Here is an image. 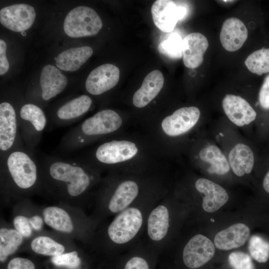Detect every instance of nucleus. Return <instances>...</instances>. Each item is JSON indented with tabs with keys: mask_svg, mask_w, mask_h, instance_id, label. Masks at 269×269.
Here are the masks:
<instances>
[{
	"mask_svg": "<svg viewBox=\"0 0 269 269\" xmlns=\"http://www.w3.org/2000/svg\"><path fill=\"white\" fill-rule=\"evenodd\" d=\"M200 117L197 107H181L171 114L152 118L143 126L146 130L145 134L163 157L171 140L186 134L196 126Z\"/></svg>",
	"mask_w": 269,
	"mask_h": 269,
	"instance_id": "obj_6",
	"label": "nucleus"
},
{
	"mask_svg": "<svg viewBox=\"0 0 269 269\" xmlns=\"http://www.w3.org/2000/svg\"><path fill=\"white\" fill-rule=\"evenodd\" d=\"M39 163L42 189L60 203L71 206L86 200L103 178L102 171L83 159L46 156Z\"/></svg>",
	"mask_w": 269,
	"mask_h": 269,
	"instance_id": "obj_1",
	"label": "nucleus"
},
{
	"mask_svg": "<svg viewBox=\"0 0 269 269\" xmlns=\"http://www.w3.org/2000/svg\"><path fill=\"white\" fill-rule=\"evenodd\" d=\"M178 2L157 0L152 4L151 13L153 22L162 32L172 31L177 22L186 16V7Z\"/></svg>",
	"mask_w": 269,
	"mask_h": 269,
	"instance_id": "obj_12",
	"label": "nucleus"
},
{
	"mask_svg": "<svg viewBox=\"0 0 269 269\" xmlns=\"http://www.w3.org/2000/svg\"><path fill=\"white\" fill-rule=\"evenodd\" d=\"M197 191L204 195L203 209L206 212H215L227 203L229 195L220 185L206 178H200L195 182Z\"/></svg>",
	"mask_w": 269,
	"mask_h": 269,
	"instance_id": "obj_19",
	"label": "nucleus"
},
{
	"mask_svg": "<svg viewBox=\"0 0 269 269\" xmlns=\"http://www.w3.org/2000/svg\"><path fill=\"white\" fill-rule=\"evenodd\" d=\"M163 85L164 77L160 71L154 70L149 73L133 94L132 103L134 107L142 110L148 106L158 96Z\"/></svg>",
	"mask_w": 269,
	"mask_h": 269,
	"instance_id": "obj_18",
	"label": "nucleus"
},
{
	"mask_svg": "<svg viewBox=\"0 0 269 269\" xmlns=\"http://www.w3.org/2000/svg\"><path fill=\"white\" fill-rule=\"evenodd\" d=\"M248 250L251 256L260 263H267L269 259V242L260 236H251Z\"/></svg>",
	"mask_w": 269,
	"mask_h": 269,
	"instance_id": "obj_31",
	"label": "nucleus"
},
{
	"mask_svg": "<svg viewBox=\"0 0 269 269\" xmlns=\"http://www.w3.org/2000/svg\"><path fill=\"white\" fill-rule=\"evenodd\" d=\"M123 269H150V266L144 257L134 255L127 261Z\"/></svg>",
	"mask_w": 269,
	"mask_h": 269,
	"instance_id": "obj_36",
	"label": "nucleus"
},
{
	"mask_svg": "<svg viewBox=\"0 0 269 269\" xmlns=\"http://www.w3.org/2000/svg\"><path fill=\"white\" fill-rule=\"evenodd\" d=\"M250 235L249 228L237 223L219 232L214 240L215 247L222 250H230L243 246Z\"/></svg>",
	"mask_w": 269,
	"mask_h": 269,
	"instance_id": "obj_23",
	"label": "nucleus"
},
{
	"mask_svg": "<svg viewBox=\"0 0 269 269\" xmlns=\"http://www.w3.org/2000/svg\"><path fill=\"white\" fill-rule=\"evenodd\" d=\"M92 103L91 98L87 95L73 98L57 108L51 118V123L57 127L71 125L90 110Z\"/></svg>",
	"mask_w": 269,
	"mask_h": 269,
	"instance_id": "obj_16",
	"label": "nucleus"
},
{
	"mask_svg": "<svg viewBox=\"0 0 269 269\" xmlns=\"http://www.w3.org/2000/svg\"><path fill=\"white\" fill-rule=\"evenodd\" d=\"M93 53L90 46L71 48L60 53L54 58L58 68L65 71H75L79 69Z\"/></svg>",
	"mask_w": 269,
	"mask_h": 269,
	"instance_id": "obj_25",
	"label": "nucleus"
},
{
	"mask_svg": "<svg viewBox=\"0 0 269 269\" xmlns=\"http://www.w3.org/2000/svg\"><path fill=\"white\" fill-rule=\"evenodd\" d=\"M163 193L157 170L135 173L112 171L103 178L95 192L106 215H115L138 202Z\"/></svg>",
	"mask_w": 269,
	"mask_h": 269,
	"instance_id": "obj_3",
	"label": "nucleus"
},
{
	"mask_svg": "<svg viewBox=\"0 0 269 269\" xmlns=\"http://www.w3.org/2000/svg\"><path fill=\"white\" fill-rule=\"evenodd\" d=\"M126 117L112 109L100 110L69 131L62 138L60 149L72 151L125 132Z\"/></svg>",
	"mask_w": 269,
	"mask_h": 269,
	"instance_id": "obj_5",
	"label": "nucleus"
},
{
	"mask_svg": "<svg viewBox=\"0 0 269 269\" xmlns=\"http://www.w3.org/2000/svg\"><path fill=\"white\" fill-rule=\"evenodd\" d=\"M215 246L206 236L197 234L192 237L184 247L183 261L188 268H198L207 262L215 254Z\"/></svg>",
	"mask_w": 269,
	"mask_h": 269,
	"instance_id": "obj_13",
	"label": "nucleus"
},
{
	"mask_svg": "<svg viewBox=\"0 0 269 269\" xmlns=\"http://www.w3.org/2000/svg\"><path fill=\"white\" fill-rule=\"evenodd\" d=\"M6 45L4 40L0 39V75L6 73L9 69V63L6 56Z\"/></svg>",
	"mask_w": 269,
	"mask_h": 269,
	"instance_id": "obj_38",
	"label": "nucleus"
},
{
	"mask_svg": "<svg viewBox=\"0 0 269 269\" xmlns=\"http://www.w3.org/2000/svg\"><path fill=\"white\" fill-rule=\"evenodd\" d=\"M160 157L145 134L125 132L97 143L83 159L102 171L142 173L156 170Z\"/></svg>",
	"mask_w": 269,
	"mask_h": 269,
	"instance_id": "obj_2",
	"label": "nucleus"
},
{
	"mask_svg": "<svg viewBox=\"0 0 269 269\" xmlns=\"http://www.w3.org/2000/svg\"><path fill=\"white\" fill-rule=\"evenodd\" d=\"M23 237L15 229L6 227L0 228V261L4 262L22 245Z\"/></svg>",
	"mask_w": 269,
	"mask_h": 269,
	"instance_id": "obj_28",
	"label": "nucleus"
},
{
	"mask_svg": "<svg viewBox=\"0 0 269 269\" xmlns=\"http://www.w3.org/2000/svg\"><path fill=\"white\" fill-rule=\"evenodd\" d=\"M102 26V20L95 10L88 6H79L66 15L63 29L69 37L78 38L95 35Z\"/></svg>",
	"mask_w": 269,
	"mask_h": 269,
	"instance_id": "obj_10",
	"label": "nucleus"
},
{
	"mask_svg": "<svg viewBox=\"0 0 269 269\" xmlns=\"http://www.w3.org/2000/svg\"><path fill=\"white\" fill-rule=\"evenodd\" d=\"M41 214L45 224L70 239L88 240L93 223L78 207L60 203L43 208Z\"/></svg>",
	"mask_w": 269,
	"mask_h": 269,
	"instance_id": "obj_7",
	"label": "nucleus"
},
{
	"mask_svg": "<svg viewBox=\"0 0 269 269\" xmlns=\"http://www.w3.org/2000/svg\"><path fill=\"white\" fill-rule=\"evenodd\" d=\"M36 13L31 5L19 3L5 6L0 10V23L6 28L23 32L33 24Z\"/></svg>",
	"mask_w": 269,
	"mask_h": 269,
	"instance_id": "obj_14",
	"label": "nucleus"
},
{
	"mask_svg": "<svg viewBox=\"0 0 269 269\" xmlns=\"http://www.w3.org/2000/svg\"><path fill=\"white\" fill-rule=\"evenodd\" d=\"M229 263L233 269H255L250 256L242 252H234L228 257Z\"/></svg>",
	"mask_w": 269,
	"mask_h": 269,
	"instance_id": "obj_34",
	"label": "nucleus"
},
{
	"mask_svg": "<svg viewBox=\"0 0 269 269\" xmlns=\"http://www.w3.org/2000/svg\"><path fill=\"white\" fill-rule=\"evenodd\" d=\"M262 184L264 190L269 194V169L264 177Z\"/></svg>",
	"mask_w": 269,
	"mask_h": 269,
	"instance_id": "obj_39",
	"label": "nucleus"
},
{
	"mask_svg": "<svg viewBox=\"0 0 269 269\" xmlns=\"http://www.w3.org/2000/svg\"><path fill=\"white\" fill-rule=\"evenodd\" d=\"M198 157L202 161L210 164L207 169L210 173L224 175L230 170V165L225 156L215 145L202 148L199 152Z\"/></svg>",
	"mask_w": 269,
	"mask_h": 269,
	"instance_id": "obj_27",
	"label": "nucleus"
},
{
	"mask_svg": "<svg viewBox=\"0 0 269 269\" xmlns=\"http://www.w3.org/2000/svg\"><path fill=\"white\" fill-rule=\"evenodd\" d=\"M228 158L231 167L237 176H242L252 171L255 164V155L248 145L237 144L230 151Z\"/></svg>",
	"mask_w": 269,
	"mask_h": 269,
	"instance_id": "obj_26",
	"label": "nucleus"
},
{
	"mask_svg": "<svg viewBox=\"0 0 269 269\" xmlns=\"http://www.w3.org/2000/svg\"><path fill=\"white\" fill-rule=\"evenodd\" d=\"M160 197L157 196L141 201L115 216L105 233L108 244L113 247H122L134 242L144 229L146 217L150 210L145 211L142 206Z\"/></svg>",
	"mask_w": 269,
	"mask_h": 269,
	"instance_id": "obj_8",
	"label": "nucleus"
},
{
	"mask_svg": "<svg viewBox=\"0 0 269 269\" xmlns=\"http://www.w3.org/2000/svg\"><path fill=\"white\" fill-rule=\"evenodd\" d=\"M0 192L17 199L42 190L39 162L25 146L13 149L0 158Z\"/></svg>",
	"mask_w": 269,
	"mask_h": 269,
	"instance_id": "obj_4",
	"label": "nucleus"
},
{
	"mask_svg": "<svg viewBox=\"0 0 269 269\" xmlns=\"http://www.w3.org/2000/svg\"><path fill=\"white\" fill-rule=\"evenodd\" d=\"M7 269H35V267L34 263L28 259L16 257L10 260Z\"/></svg>",
	"mask_w": 269,
	"mask_h": 269,
	"instance_id": "obj_37",
	"label": "nucleus"
},
{
	"mask_svg": "<svg viewBox=\"0 0 269 269\" xmlns=\"http://www.w3.org/2000/svg\"><path fill=\"white\" fill-rule=\"evenodd\" d=\"M222 107L229 119L239 127L250 124L257 116L251 105L239 96L227 94L222 101Z\"/></svg>",
	"mask_w": 269,
	"mask_h": 269,
	"instance_id": "obj_17",
	"label": "nucleus"
},
{
	"mask_svg": "<svg viewBox=\"0 0 269 269\" xmlns=\"http://www.w3.org/2000/svg\"><path fill=\"white\" fill-rule=\"evenodd\" d=\"M120 79V70L115 65L104 64L93 70L85 82V89L91 95L99 96L114 88Z\"/></svg>",
	"mask_w": 269,
	"mask_h": 269,
	"instance_id": "obj_15",
	"label": "nucleus"
},
{
	"mask_svg": "<svg viewBox=\"0 0 269 269\" xmlns=\"http://www.w3.org/2000/svg\"><path fill=\"white\" fill-rule=\"evenodd\" d=\"M258 104L263 111H269V75L264 79L259 91Z\"/></svg>",
	"mask_w": 269,
	"mask_h": 269,
	"instance_id": "obj_35",
	"label": "nucleus"
},
{
	"mask_svg": "<svg viewBox=\"0 0 269 269\" xmlns=\"http://www.w3.org/2000/svg\"><path fill=\"white\" fill-rule=\"evenodd\" d=\"M210 220L213 222H215V220L213 218L211 219Z\"/></svg>",
	"mask_w": 269,
	"mask_h": 269,
	"instance_id": "obj_40",
	"label": "nucleus"
},
{
	"mask_svg": "<svg viewBox=\"0 0 269 269\" xmlns=\"http://www.w3.org/2000/svg\"><path fill=\"white\" fill-rule=\"evenodd\" d=\"M18 117L20 135L24 146L34 153L47 124L46 115L38 105L26 103L20 108Z\"/></svg>",
	"mask_w": 269,
	"mask_h": 269,
	"instance_id": "obj_9",
	"label": "nucleus"
},
{
	"mask_svg": "<svg viewBox=\"0 0 269 269\" xmlns=\"http://www.w3.org/2000/svg\"><path fill=\"white\" fill-rule=\"evenodd\" d=\"M29 243L31 250L34 253L51 257L67 252V247H72L64 239L59 236L43 234H37L31 238Z\"/></svg>",
	"mask_w": 269,
	"mask_h": 269,
	"instance_id": "obj_24",
	"label": "nucleus"
},
{
	"mask_svg": "<svg viewBox=\"0 0 269 269\" xmlns=\"http://www.w3.org/2000/svg\"><path fill=\"white\" fill-rule=\"evenodd\" d=\"M248 37L245 24L237 17H230L223 22L220 34L223 47L227 51H235L241 48Z\"/></svg>",
	"mask_w": 269,
	"mask_h": 269,
	"instance_id": "obj_20",
	"label": "nucleus"
},
{
	"mask_svg": "<svg viewBox=\"0 0 269 269\" xmlns=\"http://www.w3.org/2000/svg\"><path fill=\"white\" fill-rule=\"evenodd\" d=\"M209 46L207 38L199 32L191 33L183 39V61L188 68L199 67L203 61V56Z\"/></svg>",
	"mask_w": 269,
	"mask_h": 269,
	"instance_id": "obj_21",
	"label": "nucleus"
},
{
	"mask_svg": "<svg viewBox=\"0 0 269 269\" xmlns=\"http://www.w3.org/2000/svg\"><path fill=\"white\" fill-rule=\"evenodd\" d=\"M182 48L183 39L176 33L169 34L158 46L160 53L173 59L180 58L183 56Z\"/></svg>",
	"mask_w": 269,
	"mask_h": 269,
	"instance_id": "obj_30",
	"label": "nucleus"
},
{
	"mask_svg": "<svg viewBox=\"0 0 269 269\" xmlns=\"http://www.w3.org/2000/svg\"><path fill=\"white\" fill-rule=\"evenodd\" d=\"M170 210L163 196L151 208L145 224V234L152 247H162L170 227Z\"/></svg>",
	"mask_w": 269,
	"mask_h": 269,
	"instance_id": "obj_11",
	"label": "nucleus"
},
{
	"mask_svg": "<svg viewBox=\"0 0 269 269\" xmlns=\"http://www.w3.org/2000/svg\"><path fill=\"white\" fill-rule=\"evenodd\" d=\"M248 69L258 75L269 72V48H263L250 54L245 61Z\"/></svg>",
	"mask_w": 269,
	"mask_h": 269,
	"instance_id": "obj_29",
	"label": "nucleus"
},
{
	"mask_svg": "<svg viewBox=\"0 0 269 269\" xmlns=\"http://www.w3.org/2000/svg\"><path fill=\"white\" fill-rule=\"evenodd\" d=\"M67 82V78L57 67L52 65L45 66L40 78L41 100L47 102L56 97L65 89Z\"/></svg>",
	"mask_w": 269,
	"mask_h": 269,
	"instance_id": "obj_22",
	"label": "nucleus"
},
{
	"mask_svg": "<svg viewBox=\"0 0 269 269\" xmlns=\"http://www.w3.org/2000/svg\"><path fill=\"white\" fill-rule=\"evenodd\" d=\"M31 213H17L13 218V228L19 233L25 239H31L35 234L31 224Z\"/></svg>",
	"mask_w": 269,
	"mask_h": 269,
	"instance_id": "obj_32",
	"label": "nucleus"
},
{
	"mask_svg": "<svg viewBox=\"0 0 269 269\" xmlns=\"http://www.w3.org/2000/svg\"><path fill=\"white\" fill-rule=\"evenodd\" d=\"M50 261L54 265L57 267H65L71 269L77 268L81 263L79 254L75 250L52 257Z\"/></svg>",
	"mask_w": 269,
	"mask_h": 269,
	"instance_id": "obj_33",
	"label": "nucleus"
}]
</instances>
